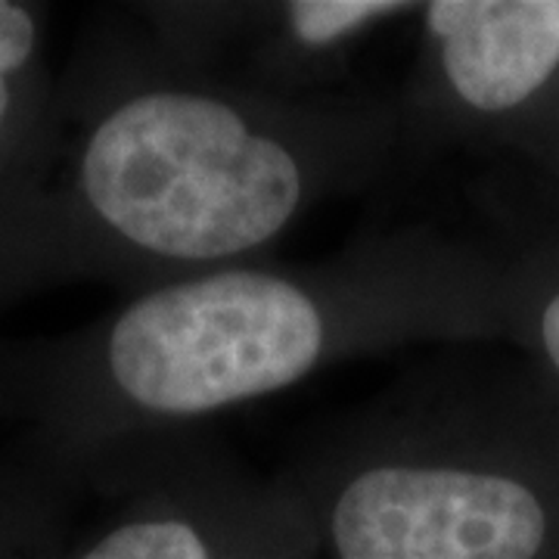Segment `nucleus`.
Here are the masks:
<instances>
[{"instance_id": "1", "label": "nucleus", "mask_w": 559, "mask_h": 559, "mask_svg": "<svg viewBox=\"0 0 559 559\" xmlns=\"http://www.w3.org/2000/svg\"><path fill=\"white\" fill-rule=\"evenodd\" d=\"M404 150L392 94L280 97L116 35L57 87L38 165L0 205V301L62 280L134 296L271 259Z\"/></svg>"}, {"instance_id": "2", "label": "nucleus", "mask_w": 559, "mask_h": 559, "mask_svg": "<svg viewBox=\"0 0 559 559\" xmlns=\"http://www.w3.org/2000/svg\"><path fill=\"white\" fill-rule=\"evenodd\" d=\"M507 252L429 224L305 264H230L134 293L75 336L0 360L28 460L60 485L352 358L500 345Z\"/></svg>"}, {"instance_id": "3", "label": "nucleus", "mask_w": 559, "mask_h": 559, "mask_svg": "<svg viewBox=\"0 0 559 559\" xmlns=\"http://www.w3.org/2000/svg\"><path fill=\"white\" fill-rule=\"evenodd\" d=\"M283 476L333 559H559V399L516 352L444 348Z\"/></svg>"}, {"instance_id": "4", "label": "nucleus", "mask_w": 559, "mask_h": 559, "mask_svg": "<svg viewBox=\"0 0 559 559\" xmlns=\"http://www.w3.org/2000/svg\"><path fill=\"white\" fill-rule=\"evenodd\" d=\"M417 25L392 94L404 146L525 159L559 106V0H432Z\"/></svg>"}, {"instance_id": "5", "label": "nucleus", "mask_w": 559, "mask_h": 559, "mask_svg": "<svg viewBox=\"0 0 559 559\" xmlns=\"http://www.w3.org/2000/svg\"><path fill=\"white\" fill-rule=\"evenodd\" d=\"M81 481L112 491L116 507L66 559H308L318 547L283 473L261 479L197 429L124 451Z\"/></svg>"}, {"instance_id": "6", "label": "nucleus", "mask_w": 559, "mask_h": 559, "mask_svg": "<svg viewBox=\"0 0 559 559\" xmlns=\"http://www.w3.org/2000/svg\"><path fill=\"white\" fill-rule=\"evenodd\" d=\"M399 0L146 3L143 38L187 72L280 97L340 94L342 75L373 35L417 20Z\"/></svg>"}, {"instance_id": "7", "label": "nucleus", "mask_w": 559, "mask_h": 559, "mask_svg": "<svg viewBox=\"0 0 559 559\" xmlns=\"http://www.w3.org/2000/svg\"><path fill=\"white\" fill-rule=\"evenodd\" d=\"M53 106L44 10L0 0V205L35 171Z\"/></svg>"}, {"instance_id": "8", "label": "nucleus", "mask_w": 559, "mask_h": 559, "mask_svg": "<svg viewBox=\"0 0 559 559\" xmlns=\"http://www.w3.org/2000/svg\"><path fill=\"white\" fill-rule=\"evenodd\" d=\"M503 318L507 345L559 399V212L507 252Z\"/></svg>"}, {"instance_id": "9", "label": "nucleus", "mask_w": 559, "mask_h": 559, "mask_svg": "<svg viewBox=\"0 0 559 559\" xmlns=\"http://www.w3.org/2000/svg\"><path fill=\"white\" fill-rule=\"evenodd\" d=\"M57 481L28 460H0V559H66Z\"/></svg>"}, {"instance_id": "10", "label": "nucleus", "mask_w": 559, "mask_h": 559, "mask_svg": "<svg viewBox=\"0 0 559 559\" xmlns=\"http://www.w3.org/2000/svg\"><path fill=\"white\" fill-rule=\"evenodd\" d=\"M525 162L538 168L559 202V106L554 109V116L547 119L538 140L532 143V150L525 153Z\"/></svg>"}]
</instances>
